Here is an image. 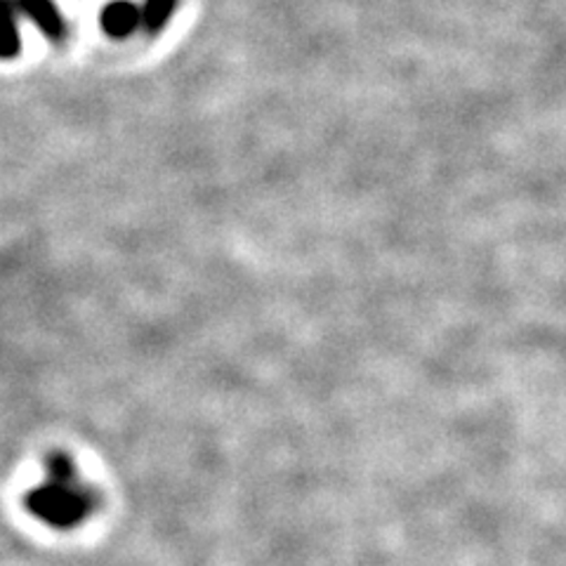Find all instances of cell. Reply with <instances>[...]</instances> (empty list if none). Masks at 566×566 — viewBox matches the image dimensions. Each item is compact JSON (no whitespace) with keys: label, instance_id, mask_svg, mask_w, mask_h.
Instances as JSON below:
<instances>
[{"label":"cell","instance_id":"277c9868","mask_svg":"<svg viewBox=\"0 0 566 566\" xmlns=\"http://www.w3.org/2000/svg\"><path fill=\"white\" fill-rule=\"evenodd\" d=\"M20 17L17 0H0V60H14L22 52Z\"/></svg>","mask_w":566,"mask_h":566},{"label":"cell","instance_id":"3957f363","mask_svg":"<svg viewBox=\"0 0 566 566\" xmlns=\"http://www.w3.org/2000/svg\"><path fill=\"white\" fill-rule=\"evenodd\" d=\"M99 22L106 35H112L116 41H126L142 27V8L135 6L133 0H112L102 10Z\"/></svg>","mask_w":566,"mask_h":566},{"label":"cell","instance_id":"7a4b0ae2","mask_svg":"<svg viewBox=\"0 0 566 566\" xmlns=\"http://www.w3.org/2000/svg\"><path fill=\"white\" fill-rule=\"evenodd\" d=\"M17 6H20V12L48 41L62 43L69 35L66 17L55 0H17Z\"/></svg>","mask_w":566,"mask_h":566},{"label":"cell","instance_id":"6da1fadb","mask_svg":"<svg viewBox=\"0 0 566 566\" xmlns=\"http://www.w3.org/2000/svg\"><path fill=\"white\" fill-rule=\"evenodd\" d=\"M24 507L33 520L50 528L74 531L97 515L102 495L83 482L78 463L66 451H50L45 455V480L27 491Z\"/></svg>","mask_w":566,"mask_h":566},{"label":"cell","instance_id":"5b68a950","mask_svg":"<svg viewBox=\"0 0 566 566\" xmlns=\"http://www.w3.org/2000/svg\"><path fill=\"white\" fill-rule=\"evenodd\" d=\"M177 6H180V0H145V6H142V27L151 35L161 33L170 24Z\"/></svg>","mask_w":566,"mask_h":566}]
</instances>
